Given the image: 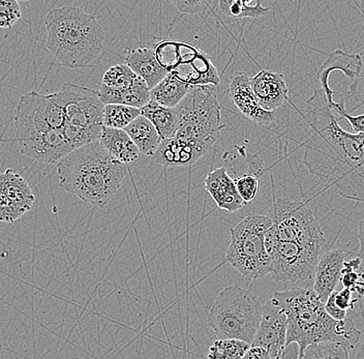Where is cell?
Instances as JSON below:
<instances>
[{"instance_id":"obj_1","label":"cell","mask_w":364,"mask_h":359,"mask_svg":"<svg viewBox=\"0 0 364 359\" xmlns=\"http://www.w3.org/2000/svg\"><path fill=\"white\" fill-rule=\"evenodd\" d=\"M306 119L311 129L304 158L307 169L341 197L364 203V134L345 131L336 115L311 97Z\"/></svg>"},{"instance_id":"obj_2","label":"cell","mask_w":364,"mask_h":359,"mask_svg":"<svg viewBox=\"0 0 364 359\" xmlns=\"http://www.w3.org/2000/svg\"><path fill=\"white\" fill-rule=\"evenodd\" d=\"M272 299L288 319L287 345L296 343L300 355L307 347L318 343H336L350 350L360 340L361 331L353 320L332 319L325 310V304L311 287L277 291Z\"/></svg>"},{"instance_id":"obj_3","label":"cell","mask_w":364,"mask_h":359,"mask_svg":"<svg viewBox=\"0 0 364 359\" xmlns=\"http://www.w3.org/2000/svg\"><path fill=\"white\" fill-rule=\"evenodd\" d=\"M125 175V165L100 142L76 149L57 164L59 188L97 208H105L115 196Z\"/></svg>"},{"instance_id":"obj_4","label":"cell","mask_w":364,"mask_h":359,"mask_svg":"<svg viewBox=\"0 0 364 359\" xmlns=\"http://www.w3.org/2000/svg\"><path fill=\"white\" fill-rule=\"evenodd\" d=\"M48 51L63 67L83 69L101 58L105 35L97 18L76 6L52 9L46 16Z\"/></svg>"},{"instance_id":"obj_5","label":"cell","mask_w":364,"mask_h":359,"mask_svg":"<svg viewBox=\"0 0 364 359\" xmlns=\"http://www.w3.org/2000/svg\"><path fill=\"white\" fill-rule=\"evenodd\" d=\"M260 299L238 285L224 288L208 314V325L218 338H234L252 345L260 324Z\"/></svg>"},{"instance_id":"obj_6","label":"cell","mask_w":364,"mask_h":359,"mask_svg":"<svg viewBox=\"0 0 364 359\" xmlns=\"http://www.w3.org/2000/svg\"><path fill=\"white\" fill-rule=\"evenodd\" d=\"M218 87L193 86L190 92L176 107L179 126L174 138L186 141L207 154L220 137L222 124Z\"/></svg>"},{"instance_id":"obj_7","label":"cell","mask_w":364,"mask_h":359,"mask_svg":"<svg viewBox=\"0 0 364 359\" xmlns=\"http://www.w3.org/2000/svg\"><path fill=\"white\" fill-rule=\"evenodd\" d=\"M272 225L268 215H250L230 230L227 262L249 281H257L272 272V258L265 245L266 231Z\"/></svg>"},{"instance_id":"obj_8","label":"cell","mask_w":364,"mask_h":359,"mask_svg":"<svg viewBox=\"0 0 364 359\" xmlns=\"http://www.w3.org/2000/svg\"><path fill=\"white\" fill-rule=\"evenodd\" d=\"M272 228L279 240L327 247L324 233L313 210L301 200L277 198L273 201Z\"/></svg>"},{"instance_id":"obj_9","label":"cell","mask_w":364,"mask_h":359,"mask_svg":"<svg viewBox=\"0 0 364 359\" xmlns=\"http://www.w3.org/2000/svg\"><path fill=\"white\" fill-rule=\"evenodd\" d=\"M159 63L170 74L192 86L220 85V75L210 58L186 43L164 42L154 46Z\"/></svg>"},{"instance_id":"obj_10","label":"cell","mask_w":364,"mask_h":359,"mask_svg":"<svg viewBox=\"0 0 364 359\" xmlns=\"http://www.w3.org/2000/svg\"><path fill=\"white\" fill-rule=\"evenodd\" d=\"M326 247L277 240L270 252L272 274L275 282L313 284L314 274Z\"/></svg>"},{"instance_id":"obj_11","label":"cell","mask_w":364,"mask_h":359,"mask_svg":"<svg viewBox=\"0 0 364 359\" xmlns=\"http://www.w3.org/2000/svg\"><path fill=\"white\" fill-rule=\"evenodd\" d=\"M65 115L52 95L31 92L20 97L16 107V139H27L36 134L63 129Z\"/></svg>"},{"instance_id":"obj_12","label":"cell","mask_w":364,"mask_h":359,"mask_svg":"<svg viewBox=\"0 0 364 359\" xmlns=\"http://www.w3.org/2000/svg\"><path fill=\"white\" fill-rule=\"evenodd\" d=\"M51 95L63 109L65 126L102 131L105 105L97 90L78 84L65 83L59 92Z\"/></svg>"},{"instance_id":"obj_13","label":"cell","mask_w":364,"mask_h":359,"mask_svg":"<svg viewBox=\"0 0 364 359\" xmlns=\"http://www.w3.org/2000/svg\"><path fill=\"white\" fill-rule=\"evenodd\" d=\"M287 329L286 314L272 299L263 306L260 324L250 346L263 348L272 359H277L287 346Z\"/></svg>"},{"instance_id":"obj_14","label":"cell","mask_w":364,"mask_h":359,"mask_svg":"<svg viewBox=\"0 0 364 359\" xmlns=\"http://www.w3.org/2000/svg\"><path fill=\"white\" fill-rule=\"evenodd\" d=\"M20 151L40 163L58 164L74 149L65 138L63 129L36 134L18 142Z\"/></svg>"},{"instance_id":"obj_15","label":"cell","mask_w":364,"mask_h":359,"mask_svg":"<svg viewBox=\"0 0 364 359\" xmlns=\"http://www.w3.org/2000/svg\"><path fill=\"white\" fill-rule=\"evenodd\" d=\"M250 77L245 72L236 73L228 85V95L239 112L259 126L268 127L274 122V112L264 110L250 86Z\"/></svg>"},{"instance_id":"obj_16","label":"cell","mask_w":364,"mask_h":359,"mask_svg":"<svg viewBox=\"0 0 364 359\" xmlns=\"http://www.w3.org/2000/svg\"><path fill=\"white\" fill-rule=\"evenodd\" d=\"M250 81L252 92L264 110L274 112L288 101L289 88L283 74L261 70Z\"/></svg>"},{"instance_id":"obj_17","label":"cell","mask_w":364,"mask_h":359,"mask_svg":"<svg viewBox=\"0 0 364 359\" xmlns=\"http://www.w3.org/2000/svg\"><path fill=\"white\" fill-rule=\"evenodd\" d=\"M345 257L346 253L341 250L327 249L318 260L311 288L323 304L327 301L341 282Z\"/></svg>"},{"instance_id":"obj_18","label":"cell","mask_w":364,"mask_h":359,"mask_svg":"<svg viewBox=\"0 0 364 359\" xmlns=\"http://www.w3.org/2000/svg\"><path fill=\"white\" fill-rule=\"evenodd\" d=\"M204 186L218 208L234 213L245 208V203L239 196L235 181L228 173L226 168H216L209 172Z\"/></svg>"},{"instance_id":"obj_19","label":"cell","mask_w":364,"mask_h":359,"mask_svg":"<svg viewBox=\"0 0 364 359\" xmlns=\"http://www.w3.org/2000/svg\"><path fill=\"white\" fill-rule=\"evenodd\" d=\"M124 60L125 65L145 81L150 90L168 75L159 63L154 46L125 50Z\"/></svg>"},{"instance_id":"obj_20","label":"cell","mask_w":364,"mask_h":359,"mask_svg":"<svg viewBox=\"0 0 364 359\" xmlns=\"http://www.w3.org/2000/svg\"><path fill=\"white\" fill-rule=\"evenodd\" d=\"M203 156L204 152L191 143L177 138H169L161 140L151 159L164 167H188L197 163Z\"/></svg>"},{"instance_id":"obj_21","label":"cell","mask_w":364,"mask_h":359,"mask_svg":"<svg viewBox=\"0 0 364 359\" xmlns=\"http://www.w3.org/2000/svg\"><path fill=\"white\" fill-rule=\"evenodd\" d=\"M99 97L102 103L107 105H122L141 109L150 102V90L142 78L138 77L129 87L116 90L102 85L100 88Z\"/></svg>"},{"instance_id":"obj_22","label":"cell","mask_w":364,"mask_h":359,"mask_svg":"<svg viewBox=\"0 0 364 359\" xmlns=\"http://www.w3.org/2000/svg\"><path fill=\"white\" fill-rule=\"evenodd\" d=\"M100 144L118 162L127 165L138 160L140 151L124 129L102 127Z\"/></svg>"},{"instance_id":"obj_23","label":"cell","mask_w":364,"mask_h":359,"mask_svg":"<svg viewBox=\"0 0 364 359\" xmlns=\"http://www.w3.org/2000/svg\"><path fill=\"white\" fill-rule=\"evenodd\" d=\"M141 115L146 117L158 131L161 140L174 138L179 126V113L175 108H166L150 100L141 108Z\"/></svg>"},{"instance_id":"obj_24","label":"cell","mask_w":364,"mask_h":359,"mask_svg":"<svg viewBox=\"0 0 364 359\" xmlns=\"http://www.w3.org/2000/svg\"><path fill=\"white\" fill-rule=\"evenodd\" d=\"M0 186L11 201L25 213L33 208L36 197L31 186L21 175L13 170H6L0 174Z\"/></svg>"},{"instance_id":"obj_25","label":"cell","mask_w":364,"mask_h":359,"mask_svg":"<svg viewBox=\"0 0 364 359\" xmlns=\"http://www.w3.org/2000/svg\"><path fill=\"white\" fill-rule=\"evenodd\" d=\"M261 1H241V0H220L218 1L215 13L224 23H232L241 19H256L269 12Z\"/></svg>"},{"instance_id":"obj_26","label":"cell","mask_w":364,"mask_h":359,"mask_svg":"<svg viewBox=\"0 0 364 359\" xmlns=\"http://www.w3.org/2000/svg\"><path fill=\"white\" fill-rule=\"evenodd\" d=\"M140 154L151 158L158 149L161 138L154 124L144 116L140 115L124 129Z\"/></svg>"},{"instance_id":"obj_27","label":"cell","mask_w":364,"mask_h":359,"mask_svg":"<svg viewBox=\"0 0 364 359\" xmlns=\"http://www.w3.org/2000/svg\"><path fill=\"white\" fill-rule=\"evenodd\" d=\"M192 88V85L184 83L174 75L168 73L167 76L150 90V100L166 108H175Z\"/></svg>"},{"instance_id":"obj_28","label":"cell","mask_w":364,"mask_h":359,"mask_svg":"<svg viewBox=\"0 0 364 359\" xmlns=\"http://www.w3.org/2000/svg\"><path fill=\"white\" fill-rule=\"evenodd\" d=\"M140 115L141 109L122 105H107L104 108V127L124 129Z\"/></svg>"},{"instance_id":"obj_29","label":"cell","mask_w":364,"mask_h":359,"mask_svg":"<svg viewBox=\"0 0 364 359\" xmlns=\"http://www.w3.org/2000/svg\"><path fill=\"white\" fill-rule=\"evenodd\" d=\"M250 345L234 338H218L209 348L207 359H242Z\"/></svg>"},{"instance_id":"obj_30","label":"cell","mask_w":364,"mask_h":359,"mask_svg":"<svg viewBox=\"0 0 364 359\" xmlns=\"http://www.w3.org/2000/svg\"><path fill=\"white\" fill-rule=\"evenodd\" d=\"M299 359H350L349 350L336 343H318L307 347Z\"/></svg>"},{"instance_id":"obj_31","label":"cell","mask_w":364,"mask_h":359,"mask_svg":"<svg viewBox=\"0 0 364 359\" xmlns=\"http://www.w3.org/2000/svg\"><path fill=\"white\" fill-rule=\"evenodd\" d=\"M138 77L127 65L122 63L113 65L105 72L102 84L107 87L122 90L131 86Z\"/></svg>"},{"instance_id":"obj_32","label":"cell","mask_w":364,"mask_h":359,"mask_svg":"<svg viewBox=\"0 0 364 359\" xmlns=\"http://www.w3.org/2000/svg\"><path fill=\"white\" fill-rule=\"evenodd\" d=\"M22 17L17 0H0V28L11 29Z\"/></svg>"},{"instance_id":"obj_33","label":"cell","mask_w":364,"mask_h":359,"mask_svg":"<svg viewBox=\"0 0 364 359\" xmlns=\"http://www.w3.org/2000/svg\"><path fill=\"white\" fill-rule=\"evenodd\" d=\"M239 196L243 200L245 204L250 203L259 190L258 176L254 174H245L238 178L234 179Z\"/></svg>"},{"instance_id":"obj_34","label":"cell","mask_w":364,"mask_h":359,"mask_svg":"<svg viewBox=\"0 0 364 359\" xmlns=\"http://www.w3.org/2000/svg\"><path fill=\"white\" fill-rule=\"evenodd\" d=\"M173 4L182 14L200 15V14L207 13L209 11H215V12L218 1H208V0H201V1H176V0H174Z\"/></svg>"},{"instance_id":"obj_35","label":"cell","mask_w":364,"mask_h":359,"mask_svg":"<svg viewBox=\"0 0 364 359\" xmlns=\"http://www.w3.org/2000/svg\"><path fill=\"white\" fill-rule=\"evenodd\" d=\"M25 215L22 209L16 206L6 196L0 186V222L14 223Z\"/></svg>"},{"instance_id":"obj_36","label":"cell","mask_w":364,"mask_h":359,"mask_svg":"<svg viewBox=\"0 0 364 359\" xmlns=\"http://www.w3.org/2000/svg\"><path fill=\"white\" fill-rule=\"evenodd\" d=\"M334 299H336V304L338 309L341 311L347 312L348 310L352 309L354 306L355 302L357 301H353V292L351 290L345 289L340 291H336L334 292Z\"/></svg>"},{"instance_id":"obj_37","label":"cell","mask_w":364,"mask_h":359,"mask_svg":"<svg viewBox=\"0 0 364 359\" xmlns=\"http://www.w3.org/2000/svg\"><path fill=\"white\" fill-rule=\"evenodd\" d=\"M361 105H364V101L363 103L359 104L356 108H358ZM341 119H347L348 122H349L355 134H364V114L354 116L350 114V113H348V111L346 110L338 116V120Z\"/></svg>"},{"instance_id":"obj_38","label":"cell","mask_w":364,"mask_h":359,"mask_svg":"<svg viewBox=\"0 0 364 359\" xmlns=\"http://www.w3.org/2000/svg\"><path fill=\"white\" fill-rule=\"evenodd\" d=\"M334 292H336V291H334ZM334 292L330 295L327 301L325 302V310H326L327 314H328L332 319L336 320V321H343V320L347 318V312L340 310V309L336 306V299H334Z\"/></svg>"},{"instance_id":"obj_39","label":"cell","mask_w":364,"mask_h":359,"mask_svg":"<svg viewBox=\"0 0 364 359\" xmlns=\"http://www.w3.org/2000/svg\"><path fill=\"white\" fill-rule=\"evenodd\" d=\"M242 359H272V358L263 348L250 346V349L245 352Z\"/></svg>"},{"instance_id":"obj_40","label":"cell","mask_w":364,"mask_h":359,"mask_svg":"<svg viewBox=\"0 0 364 359\" xmlns=\"http://www.w3.org/2000/svg\"><path fill=\"white\" fill-rule=\"evenodd\" d=\"M300 350L296 343H291L284 348L283 353L277 359H299Z\"/></svg>"},{"instance_id":"obj_41","label":"cell","mask_w":364,"mask_h":359,"mask_svg":"<svg viewBox=\"0 0 364 359\" xmlns=\"http://www.w3.org/2000/svg\"><path fill=\"white\" fill-rule=\"evenodd\" d=\"M359 254L358 258L360 259L361 262L364 264V219L359 222Z\"/></svg>"},{"instance_id":"obj_42","label":"cell","mask_w":364,"mask_h":359,"mask_svg":"<svg viewBox=\"0 0 364 359\" xmlns=\"http://www.w3.org/2000/svg\"><path fill=\"white\" fill-rule=\"evenodd\" d=\"M353 4L356 6V10L358 11L359 14L361 16V20H363V23L364 26V0L363 1H353Z\"/></svg>"},{"instance_id":"obj_43","label":"cell","mask_w":364,"mask_h":359,"mask_svg":"<svg viewBox=\"0 0 364 359\" xmlns=\"http://www.w3.org/2000/svg\"><path fill=\"white\" fill-rule=\"evenodd\" d=\"M356 359H364V342L359 347L358 351H357Z\"/></svg>"}]
</instances>
